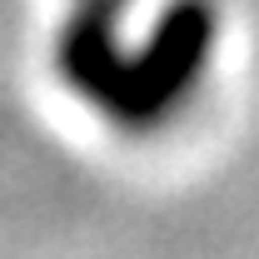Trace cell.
I'll return each instance as SVG.
<instances>
[{
	"label": "cell",
	"instance_id": "cell-2",
	"mask_svg": "<svg viewBox=\"0 0 259 259\" xmlns=\"http://www.w3.org/2000/svg\"><path fill=\"white\" fill-rule=\"evenodd\" d=\"M120 10L125 0H80L75 15L65 20V35H60V75L70 90L90 100V105H110L120 75H125L130 55L120 50Z\"/></svg>",
	"mask_w": 259,
	"mask_h": 259
},
{
	"label": "cell",
	"instance_id": "cell-1",
	"mask_svg": "<svg viewBox=\"0 0 259 259\" xmlns=\"http://www.w3.org/2000/svg\"><path fill=\"white\" fill-rule=\"evenodd\" d=\"M214 40H220L214 0H175L160 15L150 45L140 55H130L125 75L100 115L115 120L120 130H135V135L169 125L185 110V100L199 90L209 55H214Z\"/></svg>",
	"mask_w": 259,
	"mask_h": 259
}]
</instances>
